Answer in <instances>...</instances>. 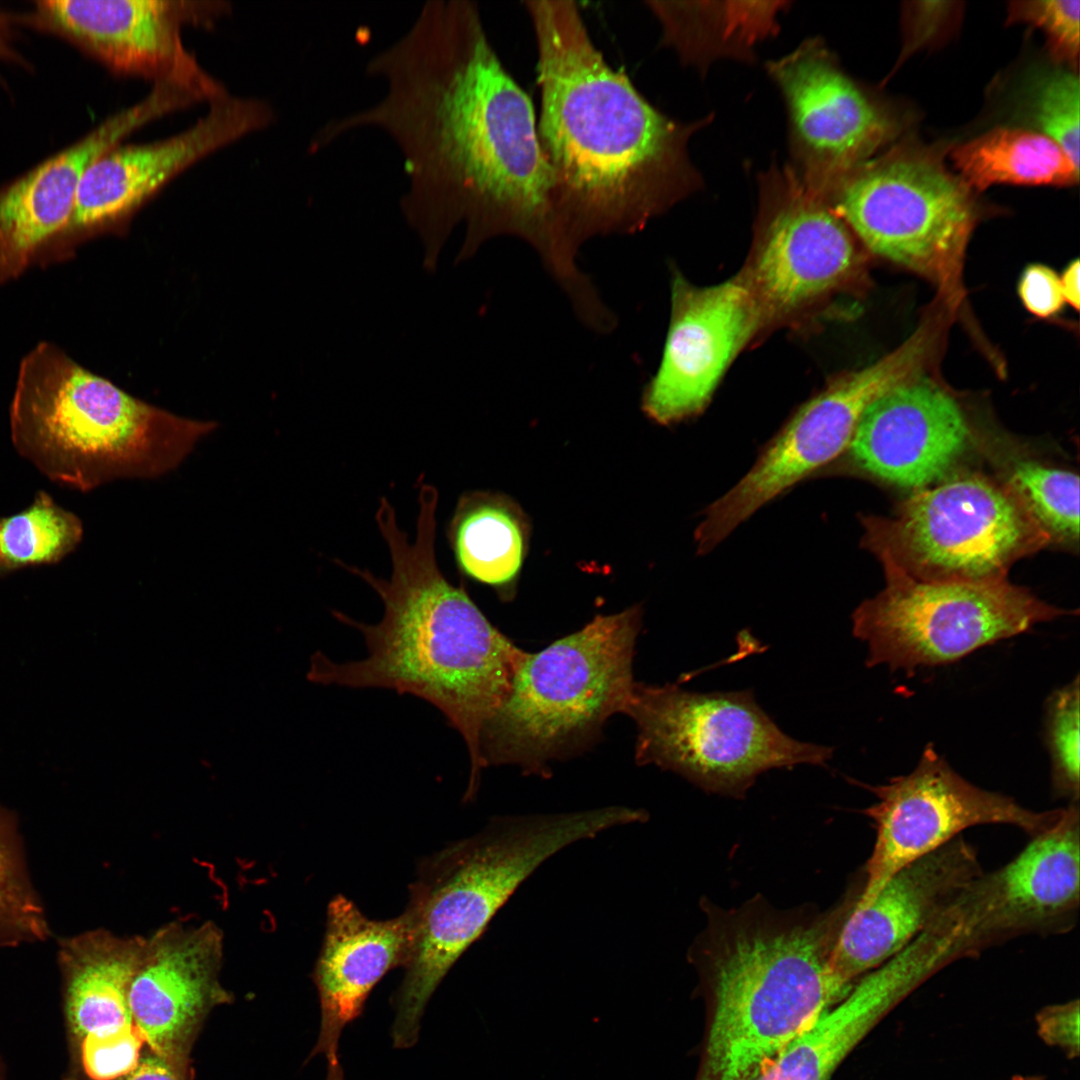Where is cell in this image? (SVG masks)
Segmentation results:
<instances>
[{
    "mask_svg": "<svg viewBox=\"0 0 1080 1080\" xmlns=\"http://www.w3.org/2000/svg\"><path fill=\"white\" fill-rule=\"evenodd\" d=\"M366 73L385 83L384 95L325 122L313 152L357 129H378L402 155L401 207L425 239L440 241L463 223L467 248L508 234L531 243L551 270L563 263L533 103L501 62L475 2H426Z\"/></svg>",
    "mask_w": 1080,
    "mask_h": 1080,
    "instance_id": "6da1fadb",
    "label": "cell"
},
{
    "mask_svg": "<svg viewBox=\"0 0 1080 1080\" xmlns=\"http://www.w3.org/2000/svg\"><path fill=\"white\" fill-rule=\"evenodd\" d=\"M537 47L542 151L562 239L575 257L591 236L633 233L702 184L685 123L652 105L592 41L571 0L522 2Z\"/></svg>",
    "mask_w": 1080,
    "mask_h": 1080,
    "instance_id": "7a4b0ae2",
    "label": "cell"
},
{
    "mask_svg": "<svg viewBox=\"0 0 1080 1080\" xmlns=\"http://www.w3.org/2000/svg\"><path fill=\"white\" fill-rule=\"evenodd\" d=\"M416 538L400 529L394 507L381 498L376 523L391 559L388 579L343 562L379 596L384 613L375 624L333 610L341 623L364 637L367 655L336 662L318 651L307 679L322 685L385 688L434 705L463 737L470 758L464 800L477 793L482 765L481 734L509 694L527 653L486 618L460 585L450 583L435 556L437 489L417 480Z\"/></svg>",
    "mask_w": 1080,
    "mask_h": 1080,
    "instance_id": "3957f363",
    "label": "cell"
},
{
    "mask_svg": "<svg viewBox=\"0 0 1080 1080\" xmlns=\"http://www.w3.org/2000/svg\"><path fill=\"white\" fill-rule=\"evenodd\" d=\"M848 900L814 917L760 904L709 911L693 952L706 963L714 998L697 1080H755L853 984L829 959Z\"/></svg>",
    "mask_w": 1080,
    "mask_h": 1080,
    "instance_id": "277c9868",
    "label": "cell"
},
{
    "mask_svg": "<svg viewBox=\"0 0 1080 1080\" xmlns=\"http://www.w3.org/2000/svg\"><path fill=\"white\" fill-rule=\"evenodd\" d=\"M629 820L622 806L498 817L481 832L423 859L405 909L413 941L393 996V1047L408 1049L418 1042L421 1020L438 985L543 862Z\"/></svg>",
    "mask_w": 1080,
    "mask_h": 1080,
    "instance_id": "5b68a950",
    "label": "cell"
},
{
    "mask_svg": "<svg viewBox=\"0 0 1080 1080\" xmlns=\"http://www.w3.org/2000/svg\"><path fill=\"white\" fill-rule=\"evenodd\" d=\"M9 421L18 453L52 481L90 491L176 468L217 424L148 404L49 341L21 360Z\"/></svg>",
    "mask_w": 1080,
    "mask_h": 1080,
    "instance_id": "8992f818",
    "label": "cell"
},
{
    "mask_svg": "<svg viewBox=\"0 0 1080 1080\" xmlns=\"http://www.w3.org/2000/svg\"><path fill=\"white\" fill-rule=\"evenodd\" d=\"M641 609L598 615L582 629L527 656L480 738L482 768L510 764L550 775L549 763L576 755L625 713L635 682Z\"/></svg>",
    "mask_w": 1080,
    "mask_h": 1080,
    "instance_id": "52a82bcc",
    "label": "cell"
},
{
    "mask_svg": "<svg viewBox=\"0 0 1080 1080\" xmlns=\"http://www.w3.org/2000/svg\"><path fill=\"white\" fill-rule=\"evenodd\" d=\"M625 714L636 724L635 760L701 788L737 796L770 769L825 766L831 747L785 734L750 689L699 693L675 684H634Z\"/></svg>",
    "mask_w": 1080,
    "mask_h": 1080,
    "instance_id": "ba28073f",
    "label": "cell"
},
{
    "mask_svg": "<svg viewBox=\"0 0 1080 1080\" xmlns=\"http://www.w3.org/2000/svg\"><path fill=\"white\" fill-rule=\"evenodd\" d=\"M863 520L865 547L922 581L1003 579L1051 540L1008 485L975 474L918 490L894 517Z\"/></svg>",
    "mask_w": 1080,
    "mask_h": 1080,
    "instance_id": "9c48e42d",
    "label": "cell"
},
{
    "mask_svg": "<svg viewBox=\"0 0 1080 1080\" xmlns=\"http://www.w3.org/2000/svg\"><path fill=\"white\" fill-rule=\"evenodd\" d=\"M886 586L852 615L853 634L867 643L869 667L913 672L954 662L973 651L1071 614L1006 578L922 581L882 561Z\"/></svg>",
    "mask_w": 1080,
    "mask_h": 1080,
    "instance_id": "30bf717a",
    "label": "cell"
},
{
    "mask_svg": "<svg viewBox=\"0 0 1080 1080\" xmlns=\"http://www.w3.org/2000/svg\"><path fill=\"white\" fill-rule=\"evenodd\" d=\"M873 253L958 291L976 213L971 189L936 158L891 152L867 160L822 198Z\"/></svg>",
    "mask_w": 1080,
    "mask_h": 1080,
    "instance_id": "8fae6325",
    "label": "cell"
},
{
    "mask_svg": "<svg viewBox=\"0 0 1080 1080\" xmlns=\"http://www.w3.org/2000/svg\"><path fill=\"white\" fill-rule=\"evenodd\" d=\"M929 345L928 329H918L895 351L836 379L802 406L751 470L707 509L696 530L698 552L712 550L757 509L841 453L866 408L911 380Z\"/></svg>",
    "mask_w": 1080,
    "mask_h": 1080,
    "instance_id": "7c38bea8",
    "label": "cell"
},
{
    "mask_svg": "<svg viewBox=\"0 0 1080 1080\" xmlns=\"http://www.w3.org/2000/svg\"><path fill=\"white\" fill-rule=\"evenodd\" d=\"M866 787L878 799L863 810L875 824L876 839L855 901L858 908L867 906L898 870L967 828L1011 825L1034 837L1063 811H1033L1011 797L977 787L955 772L931 744L911 773Z\"/></svg>",
    "mask_w": 1080,
    "mask_h": 1080,
    "instance_id": "4fadbf2b",
    "label": "cell"
},
{
    "mask_svg": "<svg viewBox=\"0 0 1080 1080\" xmlns=\"http://www.w3.org/2000/svg\"><path fill=\"white\" fill-rule=\"evenodd\" d=\"M784 97L792 165L822 198L894 134L886 112L853 81L818 38L766 64Z\"/></svg>",
    "mask_w": 1080,
    "mask_h": 1080,
    "instance_id": "5bb4252c",
    "label": "cell"
},
{
    "mask_svg": "<svg viewBox=\"0 0 1080 1080\" xmlns=\"http://www.w3.org/2000/svg\"><path fill=\"white\" fill-rule=\"evenodd\" d=\"M145 939L95 928L59 940L68 1051L62 1080H116L137 1066L143 1040L129 991Z\"/></svg>",
    "mask_w": 1080,
    "mask_h": 1080,
    "instance_id": "9a60e30c",
    "label": "cell"
},
{
    "mask_svg": "<svg viewBox=\"0 0 1080 1080\" xmlns=\"http://www.w3.org/2000/svg\"><path fill=\"white\" fill-rule=\"evenodd\" d=\"M671 291L661 362L642 397L645 414L662 425L677 423L705 407L761 315L752 286L739 278L698 287L677 273Z\"/></svg>",
    "mask_w": 1080,
    "mask_h": 1080,
    "instance_id": "2e32d148",
    "label": "cell"
},
{
    "mask_svg": "<svg viewBox=\"0 0 1080 1080\" xmlns=\"http://www.w3.org/2000/svg\"><path fill=\"white\" fill-rule=\"evenodd\" d=\"M162 0H45L38 24L85 49L114 71L180 86L210 102L226 94L186 50L180 26L213 8Z\"/></svg>",
    "mask_w": 1080,
    "mask_h": 1080,
    "instance_id": "e0dca14e",
    "label": "cell"
},
{
    "mask_svg": "<svg viewBox=\"0 0 1080 1080\" xmlns=\"http://www.w3.org/2000/svg\"><path fill=\"white\" fill-rule=\"evenodd\" d=\"M129 991L134 1024L151 1053L183 1079L208 1013L231 1000L222 986L224 932L212 920H171L145 936Z\"/></svg>",
    "mask_w": 1080,
    "mask_h": 1080,
    "instance_id": "ac0fdd59",
    "label": "cell"
},
{
    "mask_svg": "<svg viewBox=\"0 0 1080 1080\" xmlns=\"http://www.w3.org/2000/svg\"><path fill=\"white\" fill-rule=\"evenodd\" d=\"M271 107L225 95L192 127L153 143L117 145L84 172L62 234L121 224L177 174L215 150L268 126Z\"/></svg>",
    "mask_w": 1080,
    "mask_h": 1080,
    "instance_id": "d6986e66",
    "label": "cell"
},
{
    "mask_svg": "<svg viewBox=\"0 0 1080 1080\" xmlns=\"http://www.w3.org/2000/svg\"><path fill=\"white\" fill-rule=\"evenodd\" d=\"M767 208L753 290L761 304L790 310L837 286L857 253L847 225L800 180L790 165L758 177Z\"/></svg>",
    "mask_w": 1080,
    "mask_h": 1080,
    "instance_id": "ffe728a7",
    "label": "cell"
},
{
    "mask_svg": "<svg viewBox=\"0 0 1080 1080\" xmlns=\"http://www.w3.org/2000/svg\"><path fill=\"white\" fill-rule=\"evenodd\" d=\"M170 87L154 85L140 102L0 190V284L20 277L40 248L65 229L80 180L99 157L143 125L178 110Z\"/></svg>",
    "mask_w": 1080,
    "mask_h": 1080,
    "instance_id": "44dd1931",
    "label": "cell"
},
{
    "mask_svg": "<svg viewBox=\"0 0 1080 1080\" xmlns=\"http://www.w3.org/2000/svg\"><path fill=\"white\" fill-rule=\"evenodd\" d=\"M982 873L975 849L960 836L904 866L867 906L854 902L830 952L832 970L853 983L879 967Z\"/></svg>",
    "mask_w": 1080,
    "mask_h": 1080,
    "instance_id": "7402d4cb",
    "label": "cell"
},
{
    "mask_svg": "<svg viewBox=\"0 0 1080 1080\" xmlns=\"http://www.w3.org/2000/svg\"><path fill=\"white\" fill-rule=\"evenodd\" d=\"M968 435L965 417L947 392L928 381L908 380L866 408L849 448L863 471L918 491L943 478Z\"/></svg>",
    "mask_w": 1080,
    "mask_h": 1080,
    "instance_id": "603a6c76",
    "label": "cell"
},
{
    "mask_svg": "<svg viewBox=\"0 0 1080 1080\" xmlns=\"http://www.w3.org/2000/svg\"><path fill=\"white\" fill-rule=\"evenodd\" d=\"M325 928L313 971L320 1028L309 1058L320 1054L331 1064L339 1061L344 1028L361 1014L374 986L390 970L407 965L413 935L406 911L387 920L371 919L340 894L328 904Z\"/></svg>",
    "mask_w": 1080,
    "mask_h": 1080,
    "instance_id": "cb8c5ba5",
    "label": "cell"
},
{
    "mask_svg": "<svg viewBox=\"0 0 1080 1080\" xmlns=\"http://www.w3.org/2000/svg\"><path fill=\"white\" fill-rule=\"evenodd\" d=\"M934 974L930 958L919 948L906 946L866 973L755 1080H828L851 1050Z\"/></svg>",
    "mask_w": 1080,
    "mask_h": 1080,
    "instance_id": "d4e9b609",
    "label": "cell"
},
{
    "mask_svg": "<svg viewBox=\"0 0 1080 1080\" xmlns=\"http://www.w3.org/2000/svg\"><path fill=\"white\" fill-rule=\"evenodd\" d=\"M1078 802L1032 837L1009 863L990 872L995 906L1014 937L1063 933L1076 922L1079 900Z\"/></svg>",
    "mask_w": 1080,
    "mask_h": 1080,
    "instance_id": "484cf974",
    "label": "cell"
},
{
    "mask_svg": "<svg viewBox=\"0 0 1080 1080\" xmlns=\"http://www.w3.org/2000/svg\"><path fill=\"white\" fill-rule=\"evenodd\" d=\"M446 536L460 574L510 599L528 546V523L520 507L502 494H462Z\"/></svg>",
    "mask_w": 1080,
    "mask_h": 1080,
    "instance_id": "4316f807",
    "label": "cell"
},
{
    "mask_svg": "<svg viewBox=\"0 0 1080 1080\" xmlns=\"http://www.w3.org/2000/svg\"><path fill=\"white\" fill-rule=\"evenodd\" d=\"M778 3L645 1L662 26L664 44L680 58L703 68L704 59L727 55L751 58L754 44L775 31Z\"/></svg>",
    "mask_w": 1080,
    "mask_h": 1080,
    "instance_id": "83f0119b",
    "label": "cell"
},
{
    "mask_svg": "<svg viewBox=\"0 0 1080 1080\" xmlns=\"http://www.w3.org/2000/svg\"><path fill=\"white\" fill-rule=\"evenodd\" d=\"M952 159L970 189L995 184L1071 185L1079 167L1040 132L997 128L956 147Z\"/></svg>",
    "mask_w": 1080,
    "mask_h": 1080,
    "instance_id": "f1b7e54d",
    "label": "cell"
},
{
    "mask_svg": "<svg viewBox=\"0 0 1080 1080\" xmlns=\"http://www.w3.org/2000/svg\"><path fill=\"white\" fill-rule=\"evenodd\" d=\"M82 536L81 520L39 491L26 509L0 518V572L57 563Z\"/></svg>",
    "mask_w": 1080,
    "mask_h": 1080,
    "instance_id": "f546056e",
    "label": "cell"
},
{
    "mask_svg": "<svg viewBox=\"0 0 1080 1080\" xmlns=\"http://www.w3.org/2000/svg\"><path fill=\"white\" fill-rule=\"evenodd\" d=\"M51 936L44 904L27 865L16 814L0 805V949Z\"/></svg>",
    "mask_w": 1080,
    "mask_h": 1080,
    "instance_id": "4dcf8cb0",
    "label": "cell"
},
{
    "mask_svg": "<svg viewBox=\"0 0 1080 1080\" xmlns=\"http://www.w3.org/2000/svg\"><path fill=\"white\" fill-rule=\"evenodd\" d=\"M1008 487L1050 536L1068 542L1079 536V477L1070 471L1018 462Z\"/></svg>",
    "mask_w": 1080,
    "mask_h": 1080,
    "instance_id": "1f68e13d",
    "label": "cell"
},
{
    "mask_svg": "<svg viewBox=\"0 0 1080 1080\" xmlns=\"http://www.w3.org/2000/svg\"><path fill=\"white\" fill-rule=\"evenodd\" d=\"M1046 743L1055 792L1079 799V679L1056 690L1046 704Z\"/></svg>",
    "mask_w": 1080,
    "mask_h": 1080,
    "instance_id": "d6a6232c",
    "label": "cell"
},
{
    "mask_svg": "<svg viewBox=\"0 0 1080 1080\" xmlns=\"http://www.w3.org/2000/svg\"><path fill=\"white\" fill-rule=\"evenodd\" d=\"M1079 77L1055 71L1039 79L1031 93L1034 121L1079 167Z\"/></svg>",
    "mask_w": 1080,
    "mask_h": 1080,
    "instance_id": "836d02e7",
    "label": "cell"
},
{
    "mask_svg": "<svg viewBox=\"0 0 1080 1080\" xmlns=\"http://www.w3.org/2000/svg\"><path fill=\"white\" fill-rule=\"evenodd\" d=\"M1079 0L1016 1L1009 6V22H1023L1042 30L1053 56L1076 63L1079 55Z\"/></svg>",
    "mask_w": 1080,
    "mask_h": 1080,
    "instance_id": "e575fe53",
    "label": "cell"
},
{
    "mask_svg": "<svg viewBox=\"0 0 1080 1080\" xmlns=\"http://www.w3.org/2000/svg\"><path fill=\"white\" fill-rule=\"evenodd\" d=\"M1018 294L1024 307L1039 318L1060 313L1065 305L1060 276L1043 264H1030L1021 274Z\"/></svg>",
    "mask_w": 1080,
    "mask_h": 1080,
    "instance_id": "d590c367",
    "label": "cell"
},
{
    "mask_svg": "<svg viewBox=\"0 0 1080 1080\" xmlns=\"http://www.w3.org/2000/svg\"><path fill=\"white\" fill-rule=\"evenodd\" d=\"M1037 1032L1047 1045L1073 1059L1079 1055V1001L1042 1008L1036 1015Z\"/></svg>",
    "mask_w": 1080,
    "mask_h": 1080,
    "instance_id": "8d00e7d4",
    "label": "cell"
},
{
    "mask_svg": "<svg viewBox=\"0 0 1080 1080\" xmlns=\"http://www.w3.org/2000/svg\"><path fill=\"white\" fill-rule=\"evenodd\" d=\"M116 1080H185L164 1059L148 1054L141 1056L137 1066Z\"/></svg>",
    "mask_w": 1080,
    "mask_h": 1080,
    "instance_id": "74e56055",
    "label": "cell"
},
{
    "mask_svg": "<svg viewBox=\"0 0 1080 1080\" xmlns=\"http://www.w3.org/2000/svg\"><path fill=\"white\" fill-rule=\"evenodd\" d=\"M924 5L925 7H916L914 9L913 16H915V19L913 20V29H911V31L913 30V35H911L913 45L911 47L920 45L930 38L932 34L936 33L935 31L940 25L938 24L939 19L944 18L947 11V8L943 7L945 3H942L941 7H937V2L931 3V7L929 2L924 3Z\"/></svg>",
    "mask_w": 1080,
    "mask_h": 1080,
    "instance_id": "f35d334b",
    "label": "cell"
},
{
    "mask_svg": "<svg viewBox=\"0 0 1080 1080\" xmlns=\"http://www.w3.org/2000/svg\"><path fill=\"white\" fill-rule=\"evenodd\" d=\"M1079 274L1080 264L1078 259L1069 263L1060 276L1061 288L1065 302L1076 310L1079 309Z\"/></svg>",
    "mask_w": 1080,
    "mask_h": 1080,
    "instance_id": "ab89813d",
    "label": "cell"
},
{
    "mask_svg": "<svg viewBox=\"0 0 1080 1080\" xmlns=\"http://www.w3.org/2000/svg\"><path fill=\"white\" fill-rule=\"evenodd\" d=\"M0 57L2 58H15V52L12 46V35L10 29V23L7 17L0 12Z\"/></svg>",
    "mask_w": 1080,
    "mask_h": 1080,
    "instance_id": "60d3db41",
    "label": "cell"
},
{
    "mask_svg": "<svg viewBox=\"0 0 1080 1080\" xmlns=\"http://www.w3.org/2000/svg\"><path fill=\"white\" fill-rule=\"evenodd\" d=\"M325 1080H345L344 1072L340 1061L327 1064V1074Z\"/></svg>",
    "mask_w": 1080,
    "mask_h": 1080,
    "instance_id": "b9f144b4",
    "label": "cell"
},
{
    "mask_svg": "<svg viewBox=\"0 0 1080 1080\" xmlns=\"http://www.w3.org/2000/svg\"><path fill=\"white\" fill-rule=\"evenodd\" d=\"M1011 1080H1043L1038 1075H1015Z\"/></svg>",
    "mask_w": 1080,
    "mask_h": 1080,
    "instance_id": "7bdbcfd3",
    "label": "cell"
},
{
    "mask_svg": "<svg viewBox=\"0 0 1080 1080\" xmlns=\"http://www.w3.org/2000/svg\"><path fill=\"white\" fill-rule=\"evenodd\" d=\"M980 876H981V874H980ZM980 876H979V880H980V883H981V885H982V888H983V890H984V893H985V897H986V901H987V896H986L985 888H984V885H983V883H982V880H981V877H980ZM987 905H988V901H987ZM988 911H989V907H988ZM988 913H989V912H988ZM989 917H990V913H989ZM990 921H991V924H992V926H993V923H992L991 917H990ZM993 928H994V926H993ZM994 930L996 931V929H995V928H994ZM996 933H997V931H996ZM997 934H998V933H997ZM998 936H999V934H998ZM999 938H1000V936H999ZM1000 940H1001V938H1000ZM1001 942H1002V940H1001Z\"/></svg>",
    "mask_w": 1080,
    "mask_h": 1080,
    "instance_id": "ee69618b",
    "label": "cell"
},
{
    "mask_svg": "<svg viewBox=\"0 0 1080 1080\" xmlns=\"http://www.w3.org/2000/svg\"><path fill=\"white\" fill-rule=\"evenodd\" d=\"M0 1080H5L4 1066L0 1058Z\"/></svg>",
    "mask_w": 1080,
    "mask_h": 1080,
    "instance_id": "f6af8a7d",
    "label": "cell"
}]
</instances>
